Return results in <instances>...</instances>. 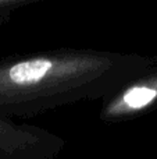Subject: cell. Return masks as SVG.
<instances>
[{"instance_id": "obj_3", "label": "cell", "mask_w": 157, "mask_h": 159, "mask_svg": "<svg viewBox=\"0 0 157 159\" xmlns=\"http://www.w3.org/2000/svg\"><path fill=\"white\" fill-rule=\"evenodd\" d=\"M157 107V64L102 101L99 117L106 124L131 121Z\"/></svg>"}, {"instance_id": "obj_1", "label": "cell", "mask_w": 157, "mask_h": 159, "mask_svg": "<svg viewBox=\"0 0 157 159\" xmlns=\"http://www.w3.org/2000/svg\"><path fill=\"white\" fill-rule=\"evenodd\" d=\"M157 64V56L54 49L0 60V115L32 117L66 105L103 101Z\"/></svg>"}, {"instance_id": "obj_2", "label": "cell", "mask_w": 157, "mask_h": 159, "mask_svg": "<svg viewBox=\"0 0 157 159\" xmlns=\"http://www.w3.org/2000/svg\"><path fill=\"white\" fill-rule=\"evenodd\" d=\"M66 147L60 135L0 115V159H57Z\"/></svg>"}]
</instances>
